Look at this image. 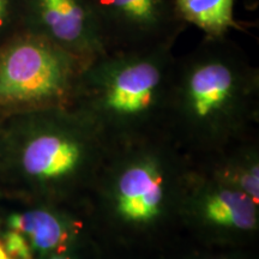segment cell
Returning a JSON list of instances; mask_svg holds the SVG:
<instances>
[{
  "mask_svg": "<svg viewBox=\"0 0 259 259\" xmlns=\"http://www.w3.org/2000/svg\"><path fill=\"white\" fill-rule=\"evenodd\" d=\"M259 73L229 38L208 37L176 58L164 132L192 160L251 136L258 120Z\"/></svg>",
  "mask_w": 259,
  "mask_h": 259,
  "instance_id": "cell-1",
  "label": "cell"
},
{
  "mask_svg": "<svg viewBox=\"0 0 259 259\" xmlns=\"http://www.w3.org/2000/svg\"><path fill=\"white\" fill-rule=\"evenodd\" d=\"M109 141L72 108L0 115V180L37 202L85 203Z\"/></svg>",
  "mask_w": 259,
  "mask_h": 259,
  "instance_id": "cell-2",
  "label": "cell"
},
{
  "mask_svg": "<svg viewBox=\"0 0 259 259\" xmlns=\"http://www.w3.org/2000/svg\"><path fill=\"white\" fill-rule=\"evenodd\" d=\"M192 158L164 131L109 143L87 203L94 226L148 235L179 223Z\"/></svg>",
  "mask_w": 259,
  "mask_h": 259,
  "instance_id": "cell-3",
  "label": "cell"
},
{
  "mask_svg": "<svg viewBox=\"0 0 259 259\" xmlns=\"http://www.w3.org/2000/svg\"><path fill=\"white\" fill-rule=\"evenodd\" d=\"M171 48L108 51L89 60L71 108L109 143L164 131L176 63Z\"/></svg>",
  "mask_w": 259,
  "mask_h": 259,
  "instance_id": "cell-4",
  "label": "cell"
},
{
  "mask_svg": "<svg viewBox=\"0 0 259 259\" xmlns=\"http://www.w3.org/2000/svg\"><path fill=\"white\" fill-rule=\"evenodd\" d=\"M88 61L40 35L16 32L0 45V115L71 108Z\"/></svg>",
  "mask_w": 259,
  "mask_h": 259,
  "instance_id": "cell-5",
  "label": "cell"
},
{
  "mask_svg": "<svg viewBox=\"0 0 259 259\" xmlns=\"http://www.w3.org/2000/svg\"><path fill=\"white\" fill-rule=\"evenodd\" d=\"M179 223L204 235L235 240L259 228V203L210 177L192 160L179 203Z\"/></svg>",
  "mask_w": 259,
  "mask_h": 259,
  "instance_id": "cell-6",
  "label": "cell"
},
{
  "mask_svg": "<svg viewBox=\"0 0 259 259\" xmlns=\"http://www.w3.org/2000/svg\"><path fill=\"white\" fill-rule=\"evenodd\" d=\"M107 51L174 46L186 23L176 0H90Z\"/></svg>",
  "mask_w": 259,
  "mask_h": 259,
  "instance_id": "cell-7",
  "label": "cell"
},
{
  "mask_svg": "<svg viewBox=\"0 0 259 259\" xmlns=\"http://www.w3.org/2000/svg\"><path fill=\"white\" fill-rule=\"evenodd\" d=\"M22 30L87 60L108 52L90 0H22Z\"/></svg>",
  "mask_w": 259,
  "mask_h": 259,
  "instance_id": "cell-8",
  "label": "cell"
},
{
  "mask_svg": "<svg viewBox=\"0 0 259 259\" xmlns=\"http://www.w3.org/2000/svg\"><path fill=\"white\" fill-rule=\"evenodd\" d=\"M87 203V202H85ZM37 202L28 208L10 211L3 226L19 233L34 255L40 258L69 252L78 242L87 226H94L88 203Z\"/></svg>",
  "mask_w": 259,
  "mask_h": 259,
  "instance_id": "cell-9",
  "label": "cell"
},
{
  "mask_svg": "<svg viewBox=\"0 0 259 259\" xmlns=\"http://www.w3.org/2000/svg\"><path fill=\"white\" fill-rule=\"evenodd\" d=\"M200 161L194 163L210 177L259 203V150L252 136Z\"/></svg>",
  "mask_w": 259,
  "mask_h": 259,
  "instance_id": "cell-10",
  "label": "cell"
},
{
  "mask_svg": "<svg viewBox=\"0 0 259 259\" xmlns=\"http://www.w3.org/2000/svg\"><path fill=\"white\" fill-rule=\"evenodd\" d=\"M235 0H176L178 14L186 24L208 37H225L232 29L245 31L234 17Z\"/></svg>",
  "mask_w": 259,
  "mask_h": 259,
  "instance_id": "cell-11",
  "label": "cell"
},
{
  "mask_svg": "<svg viewBox=\"0 0 259 259\" xmlns=\"http://www.w3.org/2000/svg\"><path fill=\"white\" fill-rule=\"evenodd\" d=\"M22 30V0H0V45Z\"/></svg>",
  "mask_w": 259,
  "mask_h": 259,
  "instance_id": "cell-12",
  "label": "cell"
},
{
  "mask_svg": "<svg viewBox=\"0 0 259 259\" xmlns=\"http://www.w3.org/2000/svg\"><path fill=\"white\" fill-rule=\"evenodd\" d=\"M0 239L10 259H35L30 246L19 233L12 229H0Z\"/></svg>",
  "mask_w": 259,
  "mask_h": 259,
  "instance_id": "cell-13",
  "label": "cell"
},
{
  "mask_svg": "<svg viewBox=\"0 0 259 259\" xmlns=\"http://www.w3.org/2000/svg\"><path fill=\"white\" fill-rule=\"evenodd\" d=\"M70 252H64V253H58V254H52L48 255V257L41 258V259H74L72 257V254H70Z\"/></svg>",
  "mask_w": 259,
  "mask_h": 259,
  "instance_id": "cell-14",
  "label": "cell"
},
{
  "mask_svg": "<svg viewBox=\"0 0 259 259\" xmlns=\"http://www.w3.org/2000/svg\"><path fill=\"white\" fill-rule=\"evenodd\" d=\"M259 4V0H245V6L247 8V10L250 11H254L257 10Z\"/></svg>",
  "mask_w": 259,
  "mask_h": 259,
  "instance_id": "cell-15",
  "label": "cell"
},
{
  "mask_svg": "<svg viewBox=\"0 0 259 259\" xmlns=\"http://www.w3.org/2000/svg\"><path fill=\"white\" fill-rule=\"evenodd\" d=\"M0 259H10V257L6 253L5 248H4V245H3L2 242V239H0Z\"/></svg>",
  "mask_w": 259,
  "mask_h": 259,
  "instance_id": "cell-16",
  "label": "cell"
},
{
  "mask_svg": "<svg viewBox=\"0 0 259 259\" xmlns=\"http://www.w3.org/2000/svg\"><path fill=\"white\" fill-rule=\"evenodd\" d=\"M213 259H227V258H213Z\"/></svg>",
  "mask_w": 259,
  "mask_h": 259,
  "instance_id": "cell-17",
  "label": "cell"
}]
</instances>
